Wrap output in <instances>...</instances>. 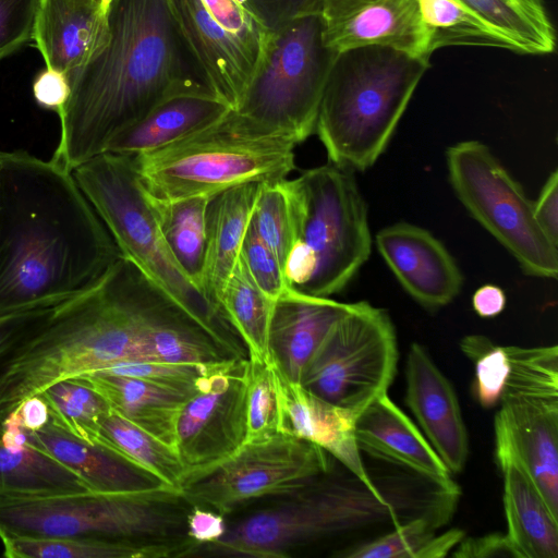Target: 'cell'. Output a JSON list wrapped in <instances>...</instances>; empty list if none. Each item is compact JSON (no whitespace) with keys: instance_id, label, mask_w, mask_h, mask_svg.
Segmentation results:
<instances>
[{"instance_id":"cell-50","label":"cell","mask_w":558,"mask_h":558,"mask_svg":"<svg viewBox=\"0 0 558 558\" xmlns=\"http://www.w3.org/2000/svg\"><path fill=\"white\" fill-rule=\"evenodd\" d=\"M506 304L505 291L492 283L480 287L472 296L473 308L482 318L498 316L505 310Z\"/></svg>"},{"instance_id":"cell-8","label":"cell","mask_w":558,"mask_h":558,"mask_svg":"<svg viewBox=\"0 0 558 558\" xmlns=\"http://www.w3.org/2000/svg\"><path fill=\"white\" fill-rule=\"evenodd\" d=\"M337 53L325 43L320 14L300 16L269 29L257 68L232 110L301 144L315 133Z\"/></svg>"},{"instance_id":"cell-7","label":"cell","mask_w":558,"mask_h":558,"mask_svg":"<svg viewBox=\"0 0 558 558\" xmlns=\"http://www.w3.org/2000/svg\"><path fill=\"white\" fill-rule=\"evenodd\" d=\"M180 489L77 493L44 497L0 494V537L99 542L170 541L182 525Z\"/></svg>"},{"instance_id":"cell-51","label":"cell","mask_w":558,"mask_h":558,"mask_svg":"<svg viewBox=\"0 0 558 558\" xmlns=\"http://www.w3.org/2000/svg\"><path fill=\"white\" fill-rule=\"evenodd\" d=\"M464 531L460 529H451L434 535L420 553L418 558H442L464 538Z\"/></svg>"},{"instance_id":"cell-16","label":"cell","mask_w":558,"mask_h":558,"mask_svg":"<svg viewBox=\"0 0 558 558\" xmlns=\"http://www.w3.org/2000/svg\"><path fill=\"white\" fill-rule=\"evenodd\" d=\"M320 15L336 52L380 46L425 60L433 53L417 0H329Z\"/></svg>"},{"instance_id":"cell-35","label":"cell","mask_w":558,"mask_h":558,"mask_svg":"<svg viewBox=\"0 0 558 558\" xmlns=\"http://www.w3.org/2000/svg\"><path fill=\"white\" fill-rule=\"evenodd\" d=\"M50 422L86 441L96 444L100 420L111 411L106 399L77 377L56 381L41 392Z\"/></svg>"},{"instance_id":"cell-32","label":"cell","mask_w":558,"mask_h":558,"mask_svg":"<svg viewBox=\"0 0 558 558\" xmlns=\"http://www.w3.org/2000/svg\"><path fill=\"white\" fill-rule=\"evenodd\" d=\"M209 198L198 196L178 201H158L149 197L159 229L171 254L199 291L205 259L206 211Z\"/></svg>"},{"instance_id":"cell-37","label":"cell","mask_w":558,"mask_h":558,"mask_svg":"<svg viewBox=\"0 0 558 558\" xmlns=\"http://www.w3.org/2000/svg\"><path fill=\"white\" fill-rule=\"evenodd\" d=\"M246 441L279 433V405L271 364L245 361Z\"/></svg>"},{"instance_id":"cell-38","label":"cell","mask_w":558,"mask_h":558,"mask_svg":"<svg viewBox=\"0 0 558 558\" xmlns=\"http://www.w3.org/2000/svg\"><path fill=\"white\" fill-rule=\"evenodd\" d=\"M462 352L474 362L472 392L485 409L496 407L505 389L510 365L506 347L496 345L485 336L470 335L461 340Z\"/></svg>"},{"instance_id":"cell-22","label":"cell","mask_w":558,"mask_h":558,"mask_svg":"<svg viewBox=\"0 0 558 558\" xmlns=\"http://www.w3.org/2000/svg\"><path fill=\"white\" fill-rule=\"evenodd\" d=\"M25 436L28 445L78 475L90 492L135 493L169 486L109 448L78 438L52 422L25 430Z\"/></svg>"},{"instance_id":"cell-11","label":"cell","mask_w":558,"mask_h":558,"mask_svg":"<svg viewBox=\"0 0 558 558\" xmlns=\"http://www.w3.org/2000/svg\"><path fill=\"white\" fill-rule=\"evenodd\" d=\"M398 363L397 335L386 310L350 303L312 355L300 384L357 417L386 395Z\"/></svg>"},{"instance_id":"cell-42","label":"cell","mask_w":558,"mask_h":558,"mask_svg":"<svg viewBox=\"0 0 558 558\" xmlns=\"http://www.w3.org/2000/svg\"><path fill=\"white\" fill-rule=\"evenodd\" d=\"M39 0H0V60L32 40Z\"/></svg>"},{"instance_id":"cell-48","label":"cell","mask_w":558,"mask_h":558,"mask_svg":"<svg viewBox=\"0 0 558 558\" xmlns=\"http://www.w3.org/2000/svg\"><path fill=\"white\" fill-rule=\"evenodd\" d=\"M227 525L225 515L204 507L193 506L186 515L187 538L196 544H210L221 538Z\"/></svg>"},{"instance_id":"cell-34","label":"cell","mask_w":558,"mask_h":558,"mask_svg":"<svg viewBox=\"0 0 558 558\" xmlns=\"http://www.w3.org/2000/svg\"><path fill=\"white\" fill-rule=\"evenodd\" d=\"M432 52L448 46L510 50L508 43L458 0H417Z\"/></svg>"},{"instance_id":"cell-21","label":"cell","mask_w":558,"mask_h":558,"mask_svg":"<svg viewBox=\"0 0 558 558\" xmlns=\"http://www.w3.org/2000/svg\"><path fill=\"white\" fill-rule=\"evenodd\" d=\"M350 303L288 288L274 305L269 327L271 362L300 383L306 364Z\"/></svg>"},{"instance_id":"cell-47","label":"cell","mask_w":558,"mask_h":558,"mask_svg":"<svg viewBox=\"0 0 558 558\" xmlns=\"http://www.w3.org/2000/svg\"><path fill=\"white\" fill-rule=\"evenodd\" d=\"M534 217L546 236L558 246V171L554 170L533 201Z\"/></svg>"},{"instance_id":"cell-39","label":"cell","mask_w":558,"mask_h":558,"mask_svg":"<svg viewBox=\"0 0 558 558\" xmlns=\"http://www.w3.org/2000/svg\"><path fill=\"white\" fill-rule=\"evenodd\" d=\"M440 525L426 517L408 520L392 532L336 554L343 558H418Z\"/></svg>"},{"instance_id":"cell-5","label":"cell","mask_w":558,"mask_h":558,"mask_svg":"<svg viewBox=\"0 0 558 558\" xmlns=\"http://www.w3.org/2000/svg\"><path fill=\"white\" fill-rule=\"evenodd\" d=\"M72 173L122 257L171 298L230 356L244 357L246 350L239 336L171 254L133 156L105 151L77 166Z\"/></svg>"},{"instance_id":"cell-15","label":"cell","mask_w":558,"mask_h":558,"mask_svg":"<svg viewBox=\"0 0 558 558\" xmlns=\"http://www.w3.org/2000/svg\"><path fill=\"white\" fill-rule=\"evenodd\" d=\"M246 359L230 356L208 363L181 408L175 451L186 481L216 466L246 441Z\"/></svg>"},{"instance_id":"cell-33","label":"cell","mask_w":558,"mask_h":558,"mask_svg":"<svg viewBox=\"0 0 558 558\" xmlns=\"http://www.w3.org/2000/svg\"><path fill=\"white\" fill-rule=\"evenodd\" d=\"M96 444L109 448L173 488L180 489L186 481V471L172 447L112 410L99 422Z\"/></svg>"},{"instance_id":"cell-10","label":"cell","mask_w":558,"mask_h":558,"mask_svg":"<svg viewBox=\"0 0 558 558\" xmlns=\"http://www.w3.org/2000/svg\"><path fill=\"white\" fill-rule=\"evenodd\" d=\"M449 181L464 208L529 276L556 279L558 250L537 223L533 201L488 146L466 140L448 147Z\"/></svg>"},{"instance_id":"cell-18","label":"cell","mask_w":558,"mask_h":558,"mask_svg":"<svg viewBox=\"0 0 558 558\" xmlns=\"http://www.w3.org/2000/svg\"><path fill=\"white\" fill-rule=\"evenodd\" d=\"M279 405V433L313 442L337 459L369 490L380 493L363 464L355 438L356 417L290 380L271 362Z\"/></svg>"},{"instance_id":"cell-46","label":"cell","mask_w":558,"mask_h":558,"mask_svg":"<svg viewBox=\"0 0 558 558\" xmlns=\"http://www.w3.org/2000/svg\"><path fill=\"white\" fill-rule=\"evenodd\" d=\"M33 95L39 106L58 113L70 95L66 74L46 68L34 80Z\"/></svg>"},{"instance_id":"cell-25","label":"cell","mask_w":558,"mask_h":558,"mask_svg":"<svg viewBox=\"0 0 558 558\" xmlns=\"http://www.w3.org/2000/svg\"><path fill=\"white\" fill-rule=\"evenodd\" d=\"M496 461L504 476L507 536L521 558L558 557L556 518L512 450L495 441Z\"/></svg>"},{"instance_id":"cell-40","label":"cell","mask_w":558,"mask_h":558,"mask_svg":"<svg viewBox=\"0 0 558 558\" xmlns=\"http://www.w3.org/2000/svg\"><path fill=\"white\" fill-rule=\"evenodd\" d=\"M207 364L122 361L94 372L135 377L191 396Z\"/></svg>"},{"instance_id":"cell-24","label":"cell","mask_w":558,"mask_h":558,"mask_svg":"<svg viewBox=\"0 0 558 558\" xmlns=\"http://www.w3.org/2000/svg\"><path fill=\"white\" fill-rule=\"evenodd\" d=\"M106 36L107 7L88 0H39L32 39L46 68L70 74L93 56Z\"/></svg>"},{"instance_id":"cell-44","label":"cell","mask_w":558,"mask_h":558,"mask_svg":"<svg viewBox=\"0 0 558 558\" xmlns=\"http://www.w3.org/2000/svg\"><path fill=\"white\" fill-rule=\"evenodd\" d=\"M56 306L37 307L0 316V360L36 329Z\"/></svg>"},{"instance_id":"cell-20","label":"cell","mask_w":558,"mask_h":558,"mask_svg":"<svg viewBox=\"0 0 558 558\" xmlns=\"http://www.w3.org/2000/svg\"><path fill=\"white\" fill-rule=\"evenodd\" d=\"M355 438L361 451L399 464L444 488L459 489L423 433L387 393L356 417Z\"/></svg>"},{"instance_id":"cell-3","label":"cell","mask_w":558,"mask_h":558,"mask_svg":"<svg viewBox=\"0 0 558 558\" xmlns=\"http://www.w3.org/2000/svg\"><path fill=\"white\" fill-rule=\"evenodd\" d=\"M429 60L388 47L337 53L323 92L315 133L328 161L365 171L386 150Z\"/></svg>"},{"instance_id":"cell-1","label":"cell","mask_w":558,"mask_h":558,"mask_svg":"<svg viewBox=\"0 0 558 558\" xmlns=\"http://www.w3.org/2000/svg\"><path fill=\"white\" fill-rule=\"evenodd\" d=\"M121 256L72 171L1 151L0 316L68 301Z\"/></svg>"},{"instance_id":"cell-41","label":"cell","mask_w":558,"mask_h":558,"mask_svg":"<svg viewBox=\"0 0 558 558\" xmlns=\"http://www.w3.org/2000/svg\"><path fill=\"white\" fill-rule=\"evenodd\" d=\"M240 256L257 287L276 301L290 288L283 267L276 254L260 240L251 222Z\"/></svg>"},{"instance_id":"cell-12","label":"cell","mask_w":558,"mask_h":558,"mask_svg":"<svg viewBox=\"0 0 558 558\" xmlns=\"http://www.w3.org/2000/svg\"><path fill=\"white\" fill-rule=\"evenodd\" d=\"M506 351L510 371L495 416V441L512 450L558 518V348Z\"/></svg>"},{"instance_id":"cell-6","label":"cell","mask_w":558,"mask_h":558,"mask_svg":"<svg viewBox=\"0 0 558 558\" xmlns=\"http://www.w3.org/2000/svg\"><path fill=\"white\" fill-rule=\"evenodd\" d=\"M286 186L294 226L287 281L299 292L331 298L372 252L367 206L354 172L328 161L286 179Z\"/></svg>"},{"instance_id":"cell-17","label":"cell","mask_w":558,"mask_h":558,"mask_svg":"<svg viewBox=\"0 0 558 558\" xmlns=\"http://www.w3.org/2000/svg\"><path fill=\"white\" fill-rule=\"evenodd\" d=\"M376 247L405 292L427 310L459 294L462 272L446 246L428 230L400 221L379 230Z\"/></svg>"},{"instance_id":"cell-2","label":"cell","mask_w":558,"mask_h":558,"mask_svg":"<svg viewBox=\"0 0 558 558\" xmlns=\"http://www.w3.org/2000/svg\"><path fill=\"white\" fill-rule=\"evenodd\" d=\"M66 76L70 95L58 112L50 159L69 171L105 153L114 135L167 96L206 86L169 0H109L104 44Z\"/></svg>"},{"instance_id":"cell-29","label":"cell","mask_w":558,"mask_h":558,"mask_svg":"<svg viewBox=\"0 0 558 558\" xmlns=\"http://www.w3.org/2000/svg\"><path fill=\"white\" fill-rule=\"evenodd\" d=\"M8 558H166L182 557L191 545L179 541L99 542L63 537H0Z\"/></svg>"},{"instance_id":"cell-30","label":"cell","mask_w":558,"mask_h":558,"mask_svg":"<svg viewBox=\"0 0 558 558\" xmlns=\"http://www.w3.org/2000/svg\"><path fill=\"white\" fill-rule=\"evenodd\" d=\"M274 300L252 279L241 256L219 298V311L244 344L250 360L271 362L269 327Z\"/></svg>"},{"instance_id":"cell-27","label":"cell","mask_w":558,"mask_h":558,"mask_svg":"<svg viewBox=\"0 0 558 558\" xmlns=\"http://www.w3.org/2000/svg\"><path fill=\"white\" fill-rule=\"evenodd\" d=\"M110 409L175 450V426L189 396L149 381L102 372L80 376Z\"/></svg>"},{"instance_id":"cell-36","label":"cell","mask_w":558,"mask_h":558,"mask_svg":"<svg viewBox=\"0 0 558 558\" xmlns=\"http://www.w3.org/2000/svg\"><path fill=\"white\" fill-rule=\"evenodd\" d=\"M251 225L276 254L284 270L294 241L293 215L286 179L262 183Z\"/></svg>"},{"instance_id":"cell-52","label":"cell","mask_w":558,"mask_h":558,"mask_svg":"<svg viewBox=\"0 0 558 558\" xmlns=\"http://www.w3.org/2000/svg\"><path fill=\"white\" fill-rule=\"evenodd\" d=\"M88 1L99 4V5H102V7H107V4L109 2V0H88Z\"/></svg>"},{"instance_id":"cell-23","label":"cell","mask_w":558,"mask_h":558,"mask_svg":"<svg viewBox=\"0 0 558 558\" xmlns=\"http://www.w3.org/2000/svg\"><path fill=\"white\" fill-rule=\"evenodd\" d=\"M231 107L206 86L180 89L108 143V153L136 156L189 136L225 117Z\"/></svg>"},{"instance_id":"cell-4","label":"cell","mask_w":558,"mask_h":558,"mask_svg":"<svg viewBox=\"0 0 558 558\" xmlns=\"http://www.w3.org/2000/svg\"><path fill=\"white\" fill-rule=\"evenodd\" d=\"M294 140L230 110L215 123L133 156L147 195L158 201L211 197L234 186L276 182L295 168Z\"/></svg>"},{"instance_id":"cell-31","label":"cell","mask_w":558,"mask_h":558,"mask_svg":"<svg viewBox=\"0 0 558 558\" xmlns=\"http://www.w3.org/2000/svg\"><path fill=\"white\" fill-rule=\"evenodd\" d=\"M90 492L58 460L31 445L10 449L0 441V494L44 497Z\"/></svg>"},{"instance_id":"cell-13","label":"cell","mask_w":558,"mask_h":558,"mask_svg":"<svg viewBox=\"0 0 558 558\" xmlns=\"http://www.w3.org/2000/svg\"><path fill=\"white\" fill-rule=\"evenodd\" d=\"M327 452L290 434L245 442L232 456L187 480L184 501L221 514L265 496H289L329 472Z\"/></svg>"},{"instance_id":"cell-45","label":"cell","mask_w":558,"mask_h":558,"mask_svg":"<svg viewBox=\"0 0 558 558\" xmlns=\"http://www.w3.org/2000/svg\"><path fill=\"white\" fill-rule=\"evenodd\" d=\"M456 558H521L507 534L495 532L483 536L463 538L452 553Z\"/></svg>"},{"instance_id":"cell-43","label":"cell","mask_w":558,"mask_h":558,"mask_svg":"<svg viewBox=\"0 0 558 558\" xmlns=\"http://www.w3.org/2000/svg\"><path fill=\"white\" fill-rule=\"evenodd\" d=\"M265 27L271 29L290 20L320 14L329 0H245Z\"/></svg>"},{"instance_id":"cell-26","label":"cell","mask_w":558,"mask_h":558,"mask_svg":"<svg viewBox=\"0 0 558 558\" xmlns=\"http://www.w3.org/2000/svg\"><path fill=\"white\" fill-rule=\"evenodd\" d=\"M260 185L234 186L211 196L208 202L201 291L219 313V298L239 260Z\"/></svg>"},{"instance_id":"cell-14","label":"cell","mask_w":558,"mask_h":558,"mask_svg":"<svg viewBox=\"0 0 558 558\" xmlns=\"http://www.w3.org/2000/svg\"><path fill=\"white\" fill-rule=\"evenodd\" d=\"M169 3L204 83L235 109L257 68L269 29L245 0Z\"/></svg>"},{"instance_id":"cell-53","label":"cell","mask_w":558,"mask_h":558,"mask_svg":"<svg viewBox=\"0 0 558 558\" xmlns=\"http://www.w3.org/2000/svg\"><path fill=\"white\" fill-rule=\"evenodd\" d=\"M0 160H1V151H0Z\"/></svg>"},{"instance_id":"cell-19","label":"cell","mask_w":558,"mask_h":558,"mask_svg":"<svg viewBox=\"0 0 558 558\" xmlns=\"http://www.w3.org/2000/svg\"><path fill=\"white\" fill-rule=\"evenodd\" d=\"M405 403L451 473L463 470L469 437L456 391L427 350L413 343L407 359Z\"/></svg>"},{"instance_id":"cell-28","label":"cell","mask_w":558,"mask_h":558,"mask_svg":"<svg viewBox=\"0 0 558 558\" xmlns=\"http://www.w3.org/2000/svg\"><path fill=\"white\" fill-rule=\"evenodd\" d=\"M521 54H548L556 31L543 0H458Z\"/></svg>"},{"instance_id":"cell-9","label":"cell","mask_w":558,"mask_h":558,"mask_svg":"<svg viewBox=\"0 0 558 558\" xmlns=\"http://www.w3.org/2000/svg\"><path fill=\"white\" fill-rule=\"evenodd\" d=\"M275 507L259 510L227 529L210 544H196L191 556L283 558L306 541L401 514L384 493H374L361 481L351 484L314 481Z\"/></svg>"},{"instance_id":"cell-49","label":"cell","mask_w":558,"mask_h":558,"mask_svg":"<svg viewBox=\"0 0 558 558\" xmlns=\"http://www.w3.org/2000/svg\"><path fill=\"white\" fill-rule=\"evenodd\" d=\"M25 430H36L50 422L48 404L41 393L23 400L13 411Z\"/></svg>"}]
</instances>
